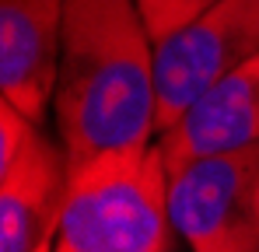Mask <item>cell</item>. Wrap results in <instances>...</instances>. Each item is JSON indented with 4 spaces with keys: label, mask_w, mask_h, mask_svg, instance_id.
<instances>
[{
    "label": "cell",
    "mask_w": 259,
    "mask_h": 252,
    "mask_svg": "<svg viewBox=\"0 0 259 252\" xmlns=\"http://www.w3.org/2000/svg\"><path fill=\"white\" fill-rule=\"evenodd\" d=\"M53 119L70 175L151 147L158 133L154 39L137 0H67Z\"/></svg>",
    "instance_id": "1"
},
{
    "label": "cell",
    "mask_w": 259,
    "mask_h": 252,
    "mask_svg": "<svg viewBox=\"0 0 259 252\" xmlns=\"http://www.w3.org/2000/svg\"><path fill=\"white\" fill-rule=\"evenodd\" d=\"M172 231L168 168L151 144L70 175L53 252H168Z\"/></svg>",
    "instance_id": "2"
},
{
    "label": "cell",
    "mask_w": 259,
    "mask_h": 252,
    "mask_svg": "<svg viewBox=\"0 0 259 252\" xmlns=\"http://www.w3.org/2000/svg\"><path fill=\"white\" fill-rule=\"evenodd\" d=\"M168 168V217L193 252H259V144Z\"/></svg>",
    "instance_id": "3"
},
{
    "label": "cell",
    "mask_w": 259,
    "mask_h": 252,
    "mask_svg": "<svg viewBox=\"0 0 259 252\" xmlns=\"http://www.w3.org/2000/svg\"><path fill=\"white\" fill-rule=\"evenodd\" d=\"M259 56V0H221L154 46L158 137L217 81Z\"/></svg>",
    "instance_id": "4"
},
{
    "label": "cell",
    "mask_w": 259,
    "mask_h": 252,
    "mask_svg": "<svg viewBox=\"0 0 259 252\" xmlns=\"http://www.w3.org/2000/svg\"><path fill=\"white\" fill-rule=\"evenodd\" d=\"M67 0H0V102L42 123L53 109Z\"/></svg>",
    "instance_id": "5"
},
{
    "label": "cell",
    "mask_w": 259,
    "mask_h": 252,
    "mask_svg": "<svg viewBox=\"0 0 259 252\" xmlns=\"http://www.w3.org/2000/svg\"><path fill=\"white\" fill-rule=\"evenodd\" d=\"M67 189V151L39 130L11 165L0 168V252H39L56 242Z\"/></svg>",
    "instance_id": "6"
},
{
    "label": "cell",
    "mask_w": 259,
    "mask_h": 252,
    "mask_svg": "<svg viewBox=\"0 0 259 252\" xmlns=\"http://www.w3.org/2000/svg\"><path fill=\"white\" fill-rule=\"evenodd\" d=\"M259 144V56L200 95L186 116L158 137L165 165L228 154Z\"/></svg>",
    "instance_id": "7"
},
{
    "label": "cell",
    "mask_w": 259,
    "mask_h": 252,
    "mask_svg": "<svg viewBox=\"0 0 259 252\" xmlns=\"http://www.w3.org/2000/svg\"><path fill=\"white\" fill-rule=\"evenodd\" d=\"M214 4H221V0H137L154 46L161 39H168L172 32H179L182 25H189L193 18H200Z\"/></svg>",
    "instance_id": "8"
},
{
    "label": "cell",
    "mask_w": 259,
    "mask_h": 252,
    "mask_svg": "<svg viewBox=\"0 0 259 252\" xmlns=\"http://www.w3.org/2000/svg\"><path fill=\"white\" fill-rule=\"evenodd\" d=\"M39 252H53V242H49V245H42V249H39Z\"/></svg>",
    "instance_id": "9"
}]
</instances>
